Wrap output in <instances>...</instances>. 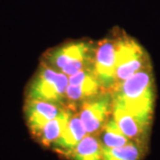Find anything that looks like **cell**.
Listing matches in <instances>:
<instances>
[{"instance_id": "cell-13", "label": "cell", "mask_w": 160, "mask_h": 160, "mask_svg": "<svg viewBox=\"0 0 160 160\" xmlns=\"http://www.w3.org/2000/svg\"><path fill=\"white\" fill-rule=\"evenodd\" d=\"M102 91V88L98 81L90 83H82L78 85H68L66 90V102L70 103L84 102L87 99L96 95Z\"/></svg>"}, {"instance_id": "cell-3", "label": "cell", "mask_w": 160, "mask_h": 160, "mask_svg": "<svg viewBox=\"0 0 160 160\" xmlns=\"http://www.w3.org/2000/svg\"><path fill=\"white\" fill-rule=\"evenodd\" d=\"M68 85L69 76L52 69L43 62L28 86L27 99L63 105L66 102Z\"/></svg>"}, {"instance_id": "cell-5", "label": "cell", "mask_w": 160, "mask_h": 160, "mask_svg": "<svg viewBox=\"0 0 160 160\" xmlns=\"http://www.w3.org/2000/svg\"><path fill=\"white\" fill-rule=\"evenodd\" d=\"M112 94L110 91H102L81 103L79 118L87 134L95 135L102 131L112 111Z\"/></svg>"}, {"instance_id": "cell-7", "label": "cell", "mask_w": 160, "mask_h": 160, "mask_svg": "<svg viewBox=\"0 0 160 160\" xmlns=\"http://www.w3.org/2000/svg\"><path fill=\"white\" fill-rule=\"evenodd\" d=\"M64 109L62 104L27 99L25 116L27 125L35 137L50 120L56 118Z\"/></svg>"}, {"instance_id": "cell-10", "label": "cell", "mask_w": 160, "mask_h": 160, "mask_svg": "<svg viewBox=\"0 0 160 160\" xmlns=\"http://www.w3.org/2000/svg\"><path fill=\"white\" fill-rule=\"evenodd\" d=\"M71 116L72 114L70 110L64 109L56 118L50 120L42 128L37 138L39 139L43 145L52 146V144L62 135Z\"/></svg>"}, {"instance_id": "cell-1", "label": "cell", "mask_w": 160, "mask_h": 160, "mask_svg": "<svg viewBox=\"0 0 160 160\" xmlns=\"http://www.w3.org/2000/svg\"><path fill=\"white\" fill-rule=\"evenodd\" d=\"M113 104L125 109L147 124H151L156 90L151 65L138 71L111 91Z\"/></svg>"}, {"instance_id": "cell-11", "label": "cell", "mask_w": 160, "mask_h": 160, "mask_svg": "<svg viewBox=\"0 0 160 160\" xmlns=\"http://www.w3.org/2000/svg\"><path fill=\"white\" fill-rule=\"evenodd\" d=\"M69 157L72 160H103L101 141L92 134H86Z\"/></svg>"}, {"instance_id": "cell-14", "label": "cell", "mask_w": 160, "mask_h": 160, "mask_svg": "<svg viewBox=\"0 0 160 160\" xmlns=\"http://www.w3.org/2000/svg\"><path fill=\"white\" fill-rule=\"evenodd\" d=\"M102 131V134L101 143L102 147H106V148L121 147L132 142L121 131L113 117L109 120H107V122L103 126Z\"/></svg>"}, {"instance_id": "cell-12", "label": "cell", "mask_w": 160, "mask_h": 160, "mask_svg": "<svg viewBox=\"0 0 160 160\" xmlns=\"http://www.w3.org/2000/svg\"><path fill=\"white\" fill-rule=\"evenodd\" d=\"M145 143L131 142L121 147H102L103 160H142Z\"/></svg>"}, {"instance_id": "cell-9", "label": "cell", "mask_w": 160, "mask_h": 160, "mask_svg": "<svg viewBox=\"0 0 160 160\" xmlns=\"http://www.w3.org/2000/svg\"><path fill=\"white\" fill-rule=\"evenodd\" d=\"M87 134L79 115H72L62 135L52 146L62 154L69 156L80 141Z\"/></svg>"}, {"instance_id": "cell-6", "label": "cell", "mask_w": 160, "mask_h": 160, "mask_svg": "<svg viewBox=\"0 0 160 160\" xmlns=\"http://www.w3.org/2000/svg\"><path fill=\"white\" fill-rule=\"evenodd\" d=\"M117 40L105 39L95 47L93 71L105 91H112L115 86Z\"/></svg>"}, {"instance_id": "cell-8", "label": "cell", "mask_w": 160, "mask_h": 160, "mask_svg": "<svg viewBox=\"0 0 160 160\" xmlns=\"http://www.w3.org/2000/svg\"><path fill=\"white\" fill-rule=\"evenodd\" d=\"M112 117L121 131L131 141L145 143L149 131V124L143 122L137 117L113 103Z\"/></svg>"}, {"instance_id": "cell-2", "label": "cell", "mask_w": 160, "mask_h": 160, "mask_svg": "<svg viewBox=\"0 0 160 160\" xmlns=\"http://www.w3.org/2000/svg\"><path fill=\"white\" fill-rule=\"evenodd\" d=\"M95 47L90 43L77 42L49 52L44 62L67 76L93 68Z\"/></svg>"}, {"instance_id": "cell-4", "label": "cell", "mask_w": 160, "mask_h": 160, "mask_svg": "<svg viewBox=\"0 0 160 160\" xmlns=\"http://www.w3.org/2000/svg\"><path fill=\"white\" fill-rule=\"evenodd\" d=\"M149 65V53L136 40L130 37L120 38L117 40L114 88Z\"/></svg>"}]
</instances>
